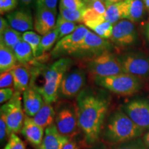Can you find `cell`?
Masks as SVG:
<instances>
[{"label":"cell","mask_w":149,"mask_h":149,"mask_svg":"<svg viewBox=\"0 0 149 149\" xmlns=\"http://www.w3.org/2000/svg\"><path fill=\"white\" fill-rule=\"evenodd\" d=\"M109 107L108 97L91 89H84L77 97L78 124L89 146L98 143Z\"/></svg>","instance_id":"1"},{"label":"cell","mask_w":149,"mask_h":149,"mask_svg":"<svg viewBox=\"0 0 149 149\" xmlns=\"http://www.w3.org/2000/svg\"><path fill=\"white\" fill-rule=\"evenodd\" d=\"M72 64V60L68 57H62L55 61L44 69L42 81L30 86L34 87L42 95L45 102L50 104L55 102L59 97L61 81L69 71Z\"/></svg>","instance_id":"2"},{"label":"cell","mask_w":149,"mask_h":149,"mask_svg":"<svg viewBox=\"0 0 149 149\" xmlns=\"http://www.w3.org/2000/svg\"><path fill=\"white\" fill-rule=\"evenodd\" d=\"M144 132L122 110H119L109 117L103 137L106 141L115 145L139 138Z\"/></svg>","instance_id":"3"},{"label":"cell","mask_w":149,"mask_h":149,"mask_svg":"<svg viewBox=\"0 0 149 149\" xmlns=\"http://www.w3.org/2000/svg\"><path fill=\"white\" fill-rule=\"evenodd\" d=\"M94 81L97 85L119 95H133L141 88L140 78L125 72L110 77H96Z\"/></svg>","instance_id":"4"},{"label":"cell","mask_w":149,"mask_h":149,"mask_svg":"<svg viewBox=\"0 0 149 149\" xmlns=\"http://www.w3.org/2000/svg\"><path fill=\"white\" fill-rule=\"evenodd\" d=\"M87 68L95 77H110L124 72L120 58L109 51L91 58Z\"/></svg>","instance_id":"5"},{"label":"cell","mask_w":149,"mask_h":149,"mask_svg":"<svg viewBox=\"0 0 149 149\" xmlns=\"http://www.w3.org/2000/svg\"><path fill=\"white\" fill-rule=\"evenodd\" d=\"M24 112L21 93L15 91L13 97L3 104L0 109V115L4 117L10 135L21 132L25 117Z\"/></svg>","instance_id":"6"},{"label":"cell","mask_w":149,"mask_h":149,"mask_svg":"<svg viewBox=\"0 0 149 149\" xmlns=\"http://www.w3.org/2000/svg\"><path fill=\"white\" fill-rule=\"evenodd\" d=\"M55 125L61 135L72 139L79 129L76 107L65 104L59 107L55 115Z\"/></svg>","instance_id":"7"},{"label":"cell","mask_w":149,"mask_h":149,"mask_svg":"<svg viewBox=\"0 0 149 149\" xmlns=\"http://www.w3.org/2000/svg\"><path fill=\"white\" fill-rule=\"evenodd\" d=\"M88 31V29L85 25H78L73 33L63 37L56 43L51 51L52 57L57 58L64 55H73Z\"/></svg>","instance_id":"8"},{"label":"cell","mask_w":149,"mask_h":149,"mask_svg":"<svg viewBox=\"0 0 149 149\" xmlns=\"http://www.w3.org/2000/svg\"><path fill=\"white\" fill-rule=\"evenodd\" d=\"M86 83V72L81 68L69 70L63 78L59 91V96L71 99L77 97L83 90Z\"/></svg>","instance_id":"9"},{"label":"cell","mask_w":149,"mask_h":149,"mask_svg":"<svg viewBox=\"0 0 149 149\" xmlns=\"http://www.w3.org/2000/svg\"><path fill=\"white\" fill-rule=\"evenodd\" d=\"M111 43L102 38L93 31H89L73 56L81 57H96L104 52L109 51Z\"/></svg>","instance_id":"10"},{"label":"cell","mask_w":149,"mask_h":149,"mask_svg":"<svg viewBox=\"0 0 149 149\" xmlns=\"http://www.w3.org/2000/svg\"><path fill=\"white\" fill-rule=\"evenodd\" d=\"M123 72L139 78L149 77V57L141 53H129L120 57Z\"/></svg>","instance_id":"11"},{"label":"cell","mask_w":149,"mask_h":149,"mask_svg":"<svg viewBox=\"0 0 149 149\" xmlns=\"http://www.w3.org/2000/svg\"><path fill=\"white\" fill-rule=\"evenodd\" d=\"M122 111L142 130H149V101L144 99H135L128 102Z\"/></svg>","instance_id":"12"},{"label":"cell","mask_w":149,"mask_h":149,"mask_svg":"<svg viewBox=\"0 0 149 149\" xmlns=\"http://www.w3.org/2000/svg\"><path fill=\"white\" fill-rule=\"evenodd\" d=\"M110 40L119 47L133 45L137 40V33L134 23L125 19L117 22L113 25Z\"/></svg>","instance_id":"13"},{"label":"cell","mask_w":149,"mask_h":149,"mask_svg":"<svg viewBox=\"0 0 149 149\" xmlns=\"http://www.w3.org/2000/svg\"><path fill=\"white\" fill-rule=\"evenodd\" d=\"M57 12L48 9L37 8L34 20V29L39 35H45L55 29Z\"/></svg>","instance_id":"14"},{"label":"cell","mask_w":149,"mask_h":149,"mask_svg":"<svg viewBox=\"0 0 149 149\" xmlns=\"http://www.w3.org/2000/svg\"><path fill=\"white\" fill-rule=\"evenodd\" d=\"M6 19L10 26L19 33L31 31L34 29V21L30 11L14 10L6 15Z\"/></svg>","instance_id":"15"},{"label":"cell","mask_w":149,"mask_h":149,"mask_svg":"<svg viewBox=\"0 0 149 149\" xmlns=\"http://www.w3.org/2000/svg\"><path fill=\"white\" fill-rule=\"evenodd\" d=\"M21 133L33 146L40 149L44 139L45 130L34 122L33 117L25 115Z\"/></svg>","instance_id":"16"},{"label":"cell","mask_w":149,"mask_h":149,"mask_svg":"<svg viewBox=\"0 0 149 149\" xmlns=\"http://www.w3.org/2000/svg\"><path fill=\"white\" fill-rule=\"evenodd\" d=\"M22 99L24 113L30 117H33L38 113L44 102L42 95L31 86L23 93Z\"/></svg>","instance_id":"17"},{"label":"cell","mask_w":149,"mask_h":149,"mask_svg":"<svg viewBox=\"0 0 149 149\" xmlns=\"http://www.w3.org/2000/svg\"><path fill=\"white\" fill-rule=\"evenodd\" d=\"M70 138L59 133L55 124L45 129L44 139L40 149H63Z\"/></svg>","instance_id":"18"},{"label":"cell","mask_w":149,"mask_h":149,"mask_svg":"<svg viewBox=\"0 0 149 149\" xmlns=\"http://www.w3.org/2000/svg\"><path fill=\"white\" fill-rule=\"evenodd\" d=\"M10 70L13 77L15 90L24 93L31 85V73L29 68L26 64H19Z\"/></svg>","instance_id":"19"},{"label":"cell","mask_w":149,"mask_h":149,"mask_svg":"<svg viewBox=\"0 0 149 149\" xmlns=\"http://www.w3.org/2000/svg\"><path fill=\"white\" fill-rule=\"evenodd\" d=\"M55 115L56 113L51 104L44 101L42 108L33 119L37 124L46 129L54 124Z\"/></svg>","instance_id":"20"},{"label":"cell","mask_w":149,"mask_h":149,"mask_svg":"<svg viewBox=\"0 0 149 149\" xmlns=\"http://www.w3.org/2000/svg\"><path fill=\"white\" fill-rule=\"evenodd\" d=\"M126 13L125 19L133 23L139 22L142 19L145 15V6L143 0H126Z\"/></svg>","instance_id":"21"},{"label":"cell","mask_w":149,"mask_h":149,"mask_svg":"<svg viewBox=\"0 0 149 149\" xmlns=\"http://www.w3.org/2000/svg\"><path fill=\"white\" fill-rule=\"evenodd\" d=\"M84 25L90 29L93 33L104 40L111 38L113 33V25L106 19L105 17L94 21L86 22Z\"/></svg>","instance_id":"22"},{"label":"cell","mask_w":149,"mask_h":149,"mask_svg":"<svg viewBox=\"0 0 149 149\" xmlns=\"http://www.w3.org/2000/svg\"><path fill=\"white\" fill-rule=\"evenodd\" d=\"M126 13V0L107 6L105 19L110 23L114 25L120 20L125 19Z\"/></svg>","instance_id":"23"},{"label":"cell","mask_w":149,"mask_h":149,"mask_svg":"<svg viewBox=\"0 0 149 149\" xmlns=\"http://www.w3.org/2000/svg\"><path fill=\"white\" fill-rule=\"evenodd\" d=\"M17 58L12 48L0 43V72L10 70L17 65Z\"/></svg>","instance_id":"24"},{"label":"cell","mask_w":149,"mask_h":149,"mask_svg":"<svg viewBox=\"0 0 149 149\" xmlns=\"http://www.w3.org/2000/svg\"><path fill=\"white\" fill-rule=\"evenodd\" d=\"M17 62L20 64H26L34 58L32 48L29 44L21 40L13 48Z\"/></svg>","instance_id":"25"},{"label":"cell","mask_w":149,"mask_h":149,"mask_svg":"<svg viewBox=\"0 0 149 149\" xmlns=\"http://www.w3.org/2000/svg\"><path fill=\"white\" fill-rule=\"evenodd\" d=\"M21 40H22L21 33L15 31L10 26L0 34V42L1 44L12 49Z\"/></svg>","instance_id":"26"},{"label":"cell","mask_w":149,"mask_h":149,"mask_svg":"<svg viewBox=\"0 0 149 149\" xmlns=\"http://www.w3.org/2000/svg\"><path fill=\"white\" fill-rule=\"evenodd\" d=\"M59 41V33L55 29L47 34L42 37L40 42V50H39V57L45 53L46 52L51 49L55 44Z\"/></svg>","instance_id":"27"},{"label":"cell","mask_w":149,"mask_h":149,"mask_svg":"<svg viewBox=\"0 0 149 149\" xmlns=\"http://www.w3.org/2000/svg\"><path fill=\"white\" fill-rule=\"evenodd\" d=\"M77 26L78 25L76 23L67 21L58 15L55 29L59 33V40L73 33L77 29Z\"/></svg>","instance_id":"28"},{"label":"cell","mask_w":149,"mask_h":149,"mask_svg":"<svg viewBox=\"0 0 149 149\" xmlns=\"http://www.w3.org/2000/svg\"><path fill=\"white\" fill-rule=\"evenodd\" d=\"M85 9L70 10L59 6V15L67 21L74 22V23H83V16Z\"/></svg>","instance_id":"29"},{"label":"cell","mask_w":149,"mask_h":149,"mask_svg":"<svg viewBox=\"0 0 149 149\" xmlns=\"http://www.w3.org/2000/svg\"><path fill=\"white\" fill-rule=\"evenodd\" d=\"M22 40L28 43L32 48L34 57H38L40 42L42 40L41 35L33 31H27L22 33Z\"/></svg>","instance_id":"30"},{"label":"cell","mask_w":149,"mask_h":149,"mask_svg":"<svg viewBox=\"0 0 149 149\" xmlns=\"http://www.w3.org/2000/svg\"><path fill=\"white\" fill-rule=\"evenodd\" d=\"M111 149H148L140 137L120 144H115Z\"/></svg>","instance_id":"31"},{"label":"cell","mask_w":149,"mask_h":149,"mask_svg":"<svg viewBox=\"0 0 149 149\" xmlns=\"http://www.w3.org/2000/svg\"><path fill=\"white\" fill-rule=\"evenodd\" d=\"M59 6L70 10H80L86 8V4L84 0H60Z\"/></svg>","instance_id":"32"},{"label":"cell","mask_w":149,"mask_h":149,"mask_svg":"<svg viewBox=\"0 0 149 149\" xmlns=\"http://www.w3.org/2000/svg\"><path fill=\"white\" fill-rule=\"evenodd\" d=\"M3 149H26V147L21 138L16 133H12Z\"/></svg>","instance_id":"33"},{"label":"cell","mask_w":149,"mask_h":149,"mask_svg":"<svg viewBox=\"0 0 149 149\" xmlns=\"http://www.w3.org/2000/svg\"><path fill=\"white\" fill-rule=\"evenodd\" d=\"M19 0H0V13L1 15L10 13L16 9Z\"/></svg>","instance_id":"34"},{"label":"cell","mask_w":149,"mask_h":149,"mask_svg":"<svg viewBox=\"0 0 149 149\" xmlns=\"http://www.w3.org/2000/svg\"><path fill=\"white\" fill-rule=\"evenodd\" d=\"M14 86V80L11 70H8L0 75V88H6Z\"/></svg>","instance_id":"35"},{"label":"cell","mask_w":149,"mask_h":149,"mask_svg":"<svg viewBox=\"0 0 149 149\" xmlns=\"http://www.w3.org/2000/svg\"><path fill=\"white\" fill-rule=\"evenodd\" d=\"M57 1L58 0H36V8L48 9L57 12Z\"/></svg>","instance_id":"36"},{"label":"cell","mask_w":149,"mask_h":149,"mask_svg":"<svg viewBox=\"0 0 149 149\" xmlns=\"http://www.w3.org/2000/svg\"><path fill=\"white\" fill-rule=\"evenodd\" d=\"M103 17L104 16L100 15L98 14L94 9H93L92 8H91V7L87 6H86V8L84 13L83 23L85 24L86 22L94 21V20Z\"/></svg>","instance_id":"37"},{"label":"cell","mask_w":149,"mask_h":149,"mask_svg":"<svg viewBox=\"0 0 149 149\" xmlns=\"http://www.w3.org/2000/svg\"><path fill=\"white\" fill-rule=\"evenodd\" d=\"M86 6L94 9L100 15L105 17L106 11H107V6H106V3L104 1V0L91 1V2L88 3V4H86Z\"/></svg>","instance_id":"38"},{"label":"cell","mask_w":149,"mask_h":149,"mask_svg":"<svg viewBox=\"0 0 149 149\" xmlns=\"http://www.w3.org/2000/svg\"><path fill=\"white\" fill-rule=\"evenodd\" d=\"M10 135L4 117L3 115H0V140L1 144H3L7 139V137H10Z\"/></svg>","instance_id":"39"},{"label":"cell","mask_w":149,"mask_h":149,"mask_svg":"<svg viewBox=\"0 0 149 149\" xmlns=\"http://www.w3.org/2000/svg\"><path fill=\"white\" fill-rule=\"evenodd\" d=\"M15 91L13 88H1L0 90V103L2 104L8 102L13 96Z\"/></svg>","instance_id":"40"},{"label":"cell","mask_w":149,"mask_h":149,"mask_svg":"<svg viewBox=\"0 0 149 149\" xmlns=\"http://www.w3.org/2000/svg\"><path fill=\"white\" fill-rule=\"evenodd\" d=\"M63 149H79L78 143L74 139H70V140L67 142Z\"/></svg>","instance_id":"41"},{"label":"cell","mask_w":149,"mask_h":149,"mask_svg":"<svg viewBox=\"0 0 149 149\" xmlns=\"http://www.w3.org/2000/svg\"><path fill=\"white\" fill-rule=\"evenodd\" d=\"M9 27H10V25H9L7 19L1 17V18H0V34L4 32Z\"/></svg>","instance_id":"42"},{"label":"cell","mask_w":149,"mask_h":149,"mask_svg":"<svg viewBox=\"0 0 149 149\" xmlns=\"http://www.w3.org/2000/svg\"><path fill=\"white\" fill-rule=\"evenodd\" d=\"M35 0H19V3L23 7H28L34 2Z\"/></svg>","instance_id":"43"},{"label":"cell","mask_w":149,"mask_h":149,"mask_svg":"<svg viewBox=\"0 0 149 149\" xmlns=\"http://www.w3.org/2000/svg\"><path fill=\"white\" fill-rule=\"evenodd\" d=\"M143 141H144V144L146 145V148L149 149V130L144 134L143 136Z\"/></svg>","instance_id":"44"},{"label":"cell","mask_w":149,"mask_h":149,"mask_svg":"<svg viewBox=\"0 0 149 149\" xmlns=\"http://www.w3.org/2000/svg\"><path fill=\"white\" fill-rule=\"evenodd\" d=\"M90 149H108V148H107V146H106L104 144H102V143H98V144H96L91 146V148Z\"/></svg>","instance_id":"45"},{"label":"cell","mask_w":149,"mask_h":149,"mask_svg":"<svg viewBox=\"0 0 149 149\" xmlns=\"http://www.w3.org/2000/svg\"><path fill=\"white\" fill-rule=\"evenodd\" d=\"M144 33L146 40H148L149 42V23H147L146 24H145L144 27Z\"/></svg>","instance_id":"46"},{"label":"cell","mask_w":149,"mask_h":149,"mask_svg":"<svg viewBox=\"0 0 149 149\" xmlns=\"http://www.w3.org/2000/svg\"><path fill=\"white\" fill-rule=\"evenodd\" d=\"M124 1V0H104V1L106 3V6L112 4V3H115L117 2H120V1Z\"/></svg>","instance_id":"47"},{"label":"cell","mask_w":149,"mask_h":149,"mask_svg":"<svg viewBox=\"0 0 149 149\" xmlns=\"http://www.w3.org/2000/svg\"><path fill=\"white\" fill-rule=\"evenodd\" d=\"M144 1V5L146 6V8L147 10H149V0H143Z\"/></svg>","instance_id":"48"},{"label":"cell","mask_w":149,"mask_h":149,"mask_svg":"<svg viewBox=\"0 0 149 149\" xmlns=\"http://www.w3.org/2000/svg\"><path fill=\"white\" fill-rule=\"evenodd\" d=\"M98 1V0H86V4H88V3L91 2V1Z\"/></svg>","instance_id":"49"},{"label":"cell","mask_w":149,"mask_h":149,"mask_svg":"<svg viewBox=\"0 0 149 149\" xmlns=\"http://www.w3.org/2000/svg\"><path fill=\"white\" fill-rule=\"evenodd\" d=\"M84 1L85 3H86V0H84Z\"/></svg>","instance_id":"50"}]
</instances>
